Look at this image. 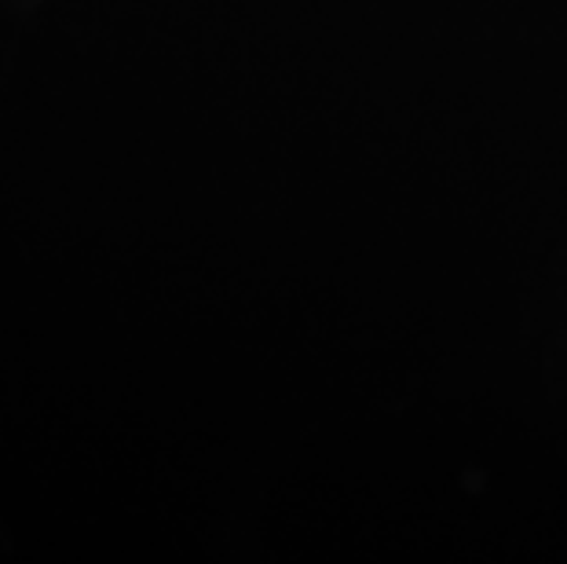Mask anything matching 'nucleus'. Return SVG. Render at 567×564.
Masks as SVG:
<instances>
[]
</instances>
